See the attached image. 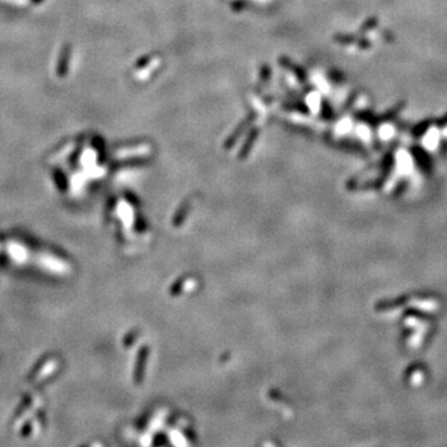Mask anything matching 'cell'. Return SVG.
<instances>
[{"label": "cell", "mask_w": 447, "mask_h": 447, "mask_svg": "<svg viewBox=\"0 0 447 447\" xmlns=\"http://www.w3.org/2000/svg\"><path fill=\"white\" fill-rule=\"evenodd\" d=\"M61 256L45 243L23 232L0 231V274L36 272L50 275L61 272Z\"/></svg>", "instance_id": "1"}]
</instances>
